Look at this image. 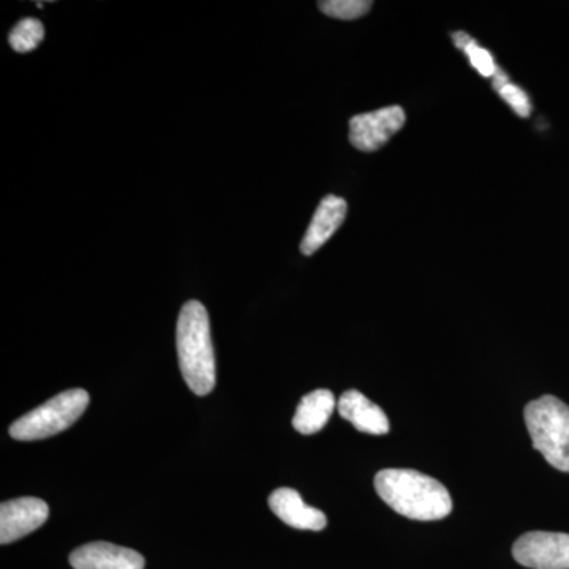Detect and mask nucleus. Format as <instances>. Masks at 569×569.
<instances>
[{"mask_svg":"<svg viewBox=\"0 0 569 569\" xmlns=\"http://www.w3.org/2000/svg\"><path fill=\"white\" fill-rule=\"evenodd\" d=\"M512 556L531 569H569V535L530 531L515 542Z\"/></svg>","mask_w":569,"mask_h":569,"instance_id":"5","label":"nucleus"},{"mask_svg":"<svg viewBox=\"0 0 569 569\" xmlns=\"http://www.w3.org/2000/svg\"><path fill=\"white\" fill-rule=\"evenodd\" d=\"M269 508L287 523L298 530L321 531L328 526V519L320 509L309 507L295 489L280 488L269 497Z\"/></svg>","mask_w":569,"mask_h":569,"instance_id":"9","label":"nucleus"},{"mask_svg":"<svg viewBox=\"0 0 569 569\" xmlns=\"http://www.w3.org/2000/svg\"><path fill=\"white\" fill-rule=\"evenodd\" d=\"M179 367L183 380L197 396L211 395L216 388V356L208 310L198 301H189L179 313L176 328Z\"/></svg>","mask_w":569,"mask_h":569,"instance_id":"2","label":"nucleus"},{"mask_svg":"<svg viewBox=\"0 0 569 569\" xmlns=\"http://www.w3.org/2000/svg\"><path fill=\"white\" fill-rule=\"evenodd\" d=\"M69 560L73 569H144L146 565L137 550L104 541L74 549Z\"/></svg>","mask_w":569,"mask_h":569,"instance_id":"8","label":"nucleus"},{"mask_svg":"<svg viewBox=\"0 0 569 569\" xmlns=\"http://www.w3.org/2000/svg\"><path fill=\"white\" fill-rule=\"evenodd\" d=\"M498 92H500L501 99L509 103V107H511L512 110L518 112L520 118H529L531 104L529 97H527V93L523 92L522 89L507 82L503 88L498 89Z\"/></svg>","mask_w":569,"mask_h":569,"instance_id":"16","label":"nucleus"},{"mask_svg":"<svg viewBox=\"0 0 569 569\" xmlns=\"http://www.w3.org/2000/svg\"><path fill=\"white\" fill-rule=\"evenodd\" d=\"M372 6L370 0H325V2L318 3L326 17L342 21H353L365 17Z\"/></svg>","mask_w":569,"mask_h":569,"instance_id":"14","label":"nucleus"},{"mask_svg":"<svg viewBox=\"0 0 569 569\" xmlns=\"http://www.w3.org/2000/svg\"><path fill=\"white\" fill-rule=\"evenodd\" d=\"M376 489L388 507L408 519L440 520L452 511L448 489L417 470H381L376 477Z\"/></svg>","mask_w":569,"mask_h":569,"instance_id":"1","label":"nucleus"},{"mask_svg":"<svg viewBox=\"0 0 569 569\" xmlns=\"http://www.w3.org/2000/svg\"><path fill=\"white\" fill-rule=\"evenodd\" d=\"M88 406V391L69 389L14 421L10 426V437L20 441L50 438L74 425Z\"/></svg>","mask_w":569,"mask_h":569,"instance_id":"4","label":"nucleus"},{"mask_svg":"<svg viewBox=\"0 0 569 569\" xmlns=\"http://www.w3.org/2000/svg\"><path fill=\"white\" fill-rule=\"evenodd\" d=\"M348 211L347 201L336 194H328L321 200L313 216L312 222L307 228L305 239L301 242V252L310 257L318 252L339 230L346 220Z\"/></svg>","mask_w":569,"mask_h":569,"instance_id":"10","label":"nucleus"},{"mask_svg":"<svg viewBox=\"0 0 569 569\" xmlns=\"http://www.w3.org/2000/svg\"><path fill=\"white\" fill-rule=\"evenodd\" d=\"M337 408L340 417L351 422L359 432L369 433V436H387L389 432L387 413L355 389L343 392Z\"/></svg>","mask_w":569,"mask_h":569,"instance_id":"11","label":"nucleus"},{"mask_svg":"<svg viewBox=\"0 0 569 569\" xmlns=\"http://www.w3.org/2000/svg\"><path fill=\"white\" fill-rule=\"evenodd\" d=\"M526 425L533 448L550 466L569 473V407L553 396L533 400L526 407Z\"/></svg>","mask_w":569,"mask_h":569,"instance_id":"3","label":"nucleus"},{"mask_svg":"<svg viewBox=\"0 0 569 569\" xmlns=\"http://www.w3.org/2000/svg\"><path fill=\"white\" fill-rule=\"evenodd\" d=\"M50 508L40 498L24 497L0 505V542L3 546L28 537L48 520Z\"/></svg>","mask_w":569,"mask_h":569,"instance_id":"7","label":"nucleus"},{"mask_svg":"<svg viewBox=\"0 0 569 569\" xmlns=\"http://www.w3.org/2000/svg\"><path fill=\"white\" fill-rule=\"evenodd\" d=\"M43 39V24H41L39 20H36V18H24V20H21L11 29L9 43L14 51L24 54V52L36 50Z\"/></svg>","mask_w":569,"mask_h":569,"instance_id":"13","label":"nucleus"},{"mask_svg":"<svg viewBox=\"0 0 569 569\" xmlns=\"http://www.w3.org/2000/svg\"><path fill=\"white\" fill-rule=\"evenodd\" d=\"M402 107H385L350 119V142L358 151L373 152L383 148L406 126Z\"/></svg>","mask_w":569,"mask_h":569,"instance_id":"6","label":"nucleus"},{"mask_svg":"<svg viewBox=\"0 0 569 569\" xmlns=\"http://www.w3.org/2000/svg\"><path fill=\"white\" fill-rule=\"evenodd\" d=\"M336 397L328 389H317L306 397H302L301 403L296 410L293 418L295 429L302 436H313L320 432L329 418L335 413Z\"/></svg>","mask_w":569,"mask_h":569,"instance_id":"12","label":"nucleus"},{"mask_svg":"<svg viewBox=\"0 0 569 569\" xmlns=\"http://www.w3.org/2000/svg\"><path fill=\"white\" fill-rule=\"evenodd\" d=\"M456 44L467 52L471 66L475 67L482 74V77H492L496 73V63H493L492 56L488 50L479 48L467 33L460 32L455 37Z\"/></svg>","mask_w":569,"mask_h":569,"instance_id":"15","label":"nucleus"}]
</instances>
